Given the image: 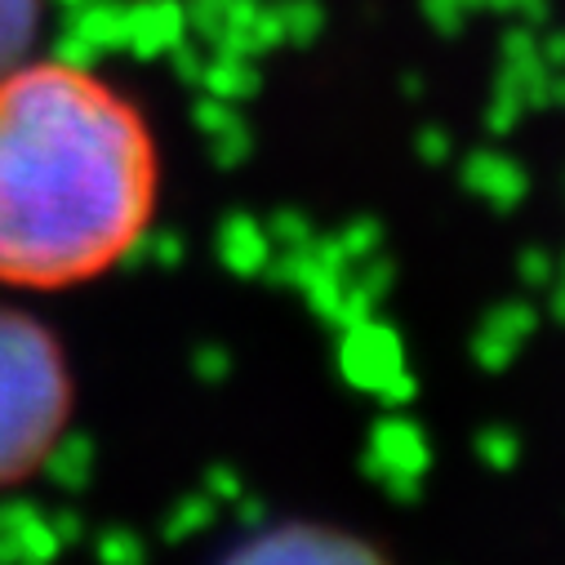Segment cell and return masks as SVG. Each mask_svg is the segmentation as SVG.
<instances>
[{
  "instance_id": "obj_1",
  "label": "cell",
  "mask_w": 565,
  "mask_h": 565,
  "mask_svg": "<svg viewBox=\"0 0 565 565\" xmlns=\"http://www.w3.org/2000/svg\"><path fill=\"white\" fill-rule=\"evenodd\" d=\"M157 152L138 107L85 63L0 72V286L67 290L138 254Z\"/></svg>"
},
{
  "instance_id": "obj_2",
  "label": "cell",
  "mask_w": 565,
  "mask_h": 565,
  "mask_svg": "<svg viewBox=\"0 0 565 565\" xmlns=\"http://www.w3.org/2000/svg\"><path fill=\"white\" fill-rule=\"evenodd\" d=\"M72 409V379L54 334L0 308V490L28 481L58 446Z\"/></svg>"
},
{
  "instance_id": "obj_3",
  "label": "cell",
  "mask_w": 565,
  "mask_h": 565,
  "mask_svg": "<svg viewBox=\"0 0 565 565\" xmlns=\"http://www.w3.org/2000/svg\"><path fill=\"white\" fill-rule=\"evenodd\" d=\"M423 472H428L423 428H414L409 418H383L365 450V477L379 481L396 503H414L423 490Z\"/></svg>"
},
{
  "instance_id": "obj_4",
  "label": "cell",
  "mask_w": 565,
  "mask_h": 565,
  "mask_svg": "<svg viewBox=\"0 0 565 565\" xmlns=\"http://www.w3.org/2000/svg\"><path fill=\"white\" fill-rule=\"evenodd\" d=\"M339 370L352 387L361 392H379L396 370H405L401 356V334L383 321H361L352 330H343V352H339Z\"/></svg>"
},
{
  "instance_id": "obj_5",
  "label": "cell",
  "mask_w": 565,
  "mask_h": 565,
  "mask_svg": "<svg viewBox=\"0 0 565 565\" xmlns=\"http://www.w3.org/2000/svg\"><path fill=\"white\" fill-rule=\"evenodd\" d=\"M236 556L245 561H280V556H317V561H374L379 547L334 534V530H308V525H290L280 534H258L254 543H245Z\"/></svg>"
},
{
  "instance_id": "obj_6",
  "label": "cell",
  "mask_w": 565,
  "mask_h": 565,
  "mask_svg": "<svg viewBox=\"0 0 565 565\" xmlns=\"http://www.w3.org/2000/svg\"><path fill=\"white\" fill-rule=\"evenodd\" d=\"M463 188L468 192H477L481 201H490L494 210H516L521 201H525V192H530V179H525V170L512 161V157H503V152H490V148H481V152H472L468 161H463Z\"/></svg>"
},
{
  "instance_id": "obj_7",
  "label": "cell",
  "mask_w": 565,
  "mask_h": 565,
  "mask_svg": "<svg viewBox=\"0 0 565 565\" xmlns=\"http://www.w3.org/2000/svg\"><path fill=\"white\" fill-rule=\"evenodd\" d=\"M534 326H539V312H534L530 303H503V308H494V312L481 321L477 339H472L477 365L503 370V365L516 356V348L534 334Z\"/></svg>"
},
{
  "instance_id": "obj_8",
  "label": "cell",
  "mask_w": 565,
  "mask_h": 565,
  "mask_svg": "<svg viewBox=\"0 0 565 565\" xmlns=\"http://www.w3.org/2000/svg\"><path fill=\"white\" fill-rule=\"evenodd\" d=\"M41 23V0H0V72L28 58Z\"/></svg>"
},
{
  "instance_id": "obj_9",
  "label": "cell",
  "mask_w": 565,
  "mask_h": 565,
  "mask_svg": "<svg viewBox=\"0 0 565 565\" xmlns=\"http://www.w3.org/2000/svg\"><path fill=\"white\" fill-rule=\"evenodd\" d=\"M303 295H308L312 312H317L326 326H334V321H339V308H343V295H348V271L317 263L312 276H308V286H303Z\"/></svg>"
},
{
  "instance_id": "obj_10",
  "label": "cell",
  "mask_w": 565,
  "mask_h": 565,
  "mask_svg": "<svg viewBox=\"0 0 565 565\" xmlns=\"http://www.w3.org/2000/svg\"><path fill=\"white\" fill-rule=\"evenodd\" d=\"M227 263L236 271H263L267 267V241L249 218H236L227 227Z\"/></svg>"
},
{
  "instance_id": "obj_11",
  "label": "cell",
  "mask_w": 565,
  "mask_h": 565,
  "mask_svg": "<svg viewBox=\"0 0 565 565\" xmlns=\"http://www.w3.org/2000/svg\"><path fill=\"white\" fill-rule=\"evenodd\" d=\"M276 19H280V32H286L290 41H299V45H312L326 32V10L317 6V0H286V6L276 10Z\"/></svg>"
},
{
  "instance_id": "obj_12",
  "label": "cell",
  "mask_w": 565,
  "mask_h": 565,
  "mask_svg": "<svg viewBox=\"0 0 565 565\" xmlns=\"http://www.w3.org/2000/svg\"><path fill=\"white\" fill-rule=\"evenodd\" d=\"M339 236V249H343V258L356 267L361 258H370V254H379L383 249V223L379 218H352L343 232H334Z\"/></svg>"
},
{
  "instance_id": "obj_13",
  "label": "cell",
  "mask_w": 565,
  "mask_h": 565,
  "mask_svg": "<svg viewBox=\"0 0 565 565\" xmlns=\"http://www.w3.org/2000/svg\"><path fill=\"white\" fill-rule=\"evenodd\" d=\"M477 459H481L486 468H494V472H508V468L521 459L516 433H508V428H486V433H477Z\"/></svg>"
},
{
  "instance_id": "obj_14",
  "label": "cell",
  "mask_w": 565,
  "mask_h": 565,
  "mask_svg": "<svg viewBox=\"0 0 565 565\" xmlns=\"http://www.w3.org/2000/svg\"><path fill=\"white\" fill-rule=\"evenodd\" d=\"M521 116H525V98H521L508 81H494V98H490V107H486L490 134H512Z\"/></svg>"
},
{
  "instance_id": "obj_15",
  "label": "cell",
  "mask_w": 565,
  "mask_h": 565,
  "mask_svg": "<svg viewBox=\"0 0 565 565\" xmlns=\"http://www.w3.org/2000/svg\"><path fill=\"white\" fill-rule=\"evenodd\" d=\"M356 286L379 303V299H387L392 295V280H396V267L387 263V258H379V254H370V258H361V271L352 276Z\"/></svg>"
},
{
  "instance_id": "obj_16",
  "label": "cell",
  "mask_w": 565,
  "mask_h": 565,
  "mask_svg": "<svg viewBox=\"0 0 565 565\" xmlns=\"http://www.w3.org/2000/svg\"><path fill=\"white\" fill-rule=\"evenodd\" d=\"M516 271H521V280H525L530 290H547V286H552V276H556V258H552L547 249L530 245V249L516 258Z\"/></svg>"
},
{
  "instance_id": "obj_17",
  "label": "cell",
  "mask_w": 565,
  "mask_h": 565,
  "mask_svg": "<svg viewBox=\"0 0 565 565\" xmlns=\"http://www.w3.org/2000/svg\"><path fill=\"white\" fill-rule=\"evenodd\" d=\"M312 267H317V258L308 254V245H303V249H286V258L271 267V280H276V286H295V290H303V286H308V276H312Z\"/></svg>"
},
{
  "instance_id": "obj_18",
  "label": "cell",
  "mask_w": 565,
  "mask_h": 565,
  "mask_svg": "<svg viewBox=\"0 0 565 565\" xmlns=\"http://www.w3.org/2000/svg\"><path fill=\"white\" fill-rule=\"evenodd\" d=\"M271 232H276V241L286 245V249H303V245L317 236V227H312L299 210H280V214L271 218Z\"/></svg>"
},
{
  "instance_id": "obj_19",
  "label": "cell",
  "mask_w": 565,
  "mask_h": 565,
  "mask_svg": "<svg viewBox=\"0 0 565 565\" xmlns=\"http://www.w3.org/2000/svg\"><path fill=\"white\" fill-rule=\"evenodd\" d=\"M414 148H418V157H423V161H428V166H446V161L455 157V138H450L446 129L428 125V129H418V138H414Z\"/></svg>"
},
{
  "instance_id": "obj_20",
  "label": "cell",
  "mask_w": 565,
  "mask_h": 565,
  "mask_svg": "<svg viewBox=\"0 0 565 565\" xmlns=\"http://www.w3.org/2000/svg\"><path fill=\"white\" fill-rule=\"evenodd\" d=\"M374 396H379L383 405H405V401H414V396H418V383H414L405 370H396V374H392Z\"/></svg>"
},
{
  "instance_id": "obj_21",
  "label": "cell",
  "mask_w": 565,
  "mask_h": 565,
  "mask_svg": "<svg viewBox=\"0 0 565 565\" xmlns=\"http://www.w3.org/2000/svg\"><path fill=\"white\" fill-rule=\"evenodd\" d=\"M223 67H227V72H218V85H223L227 94H254L258 76H254L249 63H223Z\"/></svg>"
},
{
  "instance_id": "obj_22",
  "label": "cell",
  "mask_w": 565,
  "mask_h": 565,
  "mask_svg": "<svg viewBox=\"0 0 565 565\" xmlns=\"http://www.w3.org/2000/svg\"><path fill=\"white\" fill-rule=\"evenodd\" d=\"M539 58L547 67H565V32H552L547 41H539Z\"/></svg>"
},
{
  "instance_id": "obj_23",
  "label": "cell",
  "mask_w": 565,
  "mask_h": 565,
  "mask_svg": "<svg viewBox=\"0 0 565 565\" xmlns=\"http://www.w3.org/2000/svg\"><path fill=\"white\" fill-rule=\"evenodd\" d=\"M516 14L525 19V28L547 23V0H516Z\"/></svg>"
},
{
  "instance_id": "obj_24",
  "label": "cell",
  "mask_w": 565,
  "mask_h": 565,
  "mask_svg": "<svg viewBox=\"0 0 565 565\" xmlns=\"http://www.w3.org/2000/svg\"><path fill=\"white\" fill-rule=\"evenodd\" d=\"M547 107H565V67L547 72Z\"/></svg>"
},
{
  "instance_id": "obj_25",
  "label": "cell",
  "mask_w": 565,
  "mask_h": 565,
  "mask_svg": "<svg viewBox=\"0 0 565 565\" xmlns=\"http://www.w3.org/2000/svg\"><path fill=\"white\" fill-rule=\"evenodd\" d=\"M547 290H552V317L565 321V271L552 276V286H547Z\"/></svg>"
},
{
  "instance_id": "obj_26",
  "label": "cell",
  "mask_w": 565,
  "mask_h": 565,
  "mask_svg": "<svg viewBox=\"0 0 565 565\" xmlns=\"http://www.w3.org/2000/svg\"><path fill=\"white\" fill-rule=\"evenodd\" d=\"M561 271H565V254H561Z\"/></svg>"
}]
</instances>
